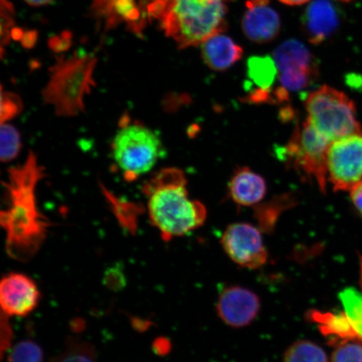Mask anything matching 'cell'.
I'll list each match as a JSON object with an SVG mask.
<instances>
[{
  "mask_svg": "<svg viewBox=\"0 0 362 362\" xmlns=\"http://www.w3.org/2000/svg\"><path fill=\"white\" fill-rule=\"evenodd\" d=\"M279 1L286 4V6H298L309 3L311 0H279Z\"/></svg>",
  "mask_w": 362,
  "mask_h": 362,
  "instance_id": "f546056e",
  "label": "cell"
},
{
  "mask_svg": "<svg viewBox=\"0 0 362 362\" xmlns=\"http://www.w3.org/2000/svg\"><path fill=\"white\" fill-rule=\"evenodd\" d=\"M31 6H42L53 1V0H25Z\"/></svg>",
  "mask_w": 362,
  "mask_h": 362,
  "instance_id": "4dcf8cb0",
  "label": "cell"
},
{
  "mask_svg": "<svg viewBox=\"0 0 362 362\" xmlns=\"http://www.w3.org/2000/svg\"><path fill=\"white\" fill-rule=\"evenodd\" d=\"M219 318L230 328L247 327L261 310V300L255 292L239 285H230L221 291L216 304Z\"/></svg>",
  "mask_w": 362,
  "mask_h": 362,
  "instance_id": "8fae6325",
  "label": "cell"
},
{
  "mask_svg": "<svg viewBox=\"0 0 362 362\" xmlns=\"http://www.w3.org/2000/svg\"><path fill=\"white\" fill-rule=\"evenodd\" d=\"M143 192L149 221L164 241L185 236L205 223L206 208L189 197L182 170L165 168L157 172L144 185Z\"/></svg>",
  "mask_w": 362,
  "mask_h": 362,
  "instance_id": "7a4b0ae2",
  "label": "cell"
},
{
  "mask_svg": "<svg viewBox=\"0 0 362 362\" xmlns=\"http://www.w3.org/2000/svg\"><path fill=\"white\" fill-rule=\"evenodd\" d=\"M19 131L11 124H1L0 130V156L2 162H10L16 158L21 149Z\"/></svg>",
  "mask_w": 362,
  "mask_h": 362,
  "instance_id": "cb8c5ba5",
  "label": "cell"
},
{
  "mask_svg": "<svg viewBox=\"0 0 362 362\" xmlns=\"http://www.w3.org/2000/svg\"><path fill=\"white\" fill-rule=\"evenodd\" d=\"M274 62L279 72L280 88L287 92L309 87L318 76L315 57L304 44L296 40L280 45L274 52Z\"/></svg>",
  "mask_w": 362,
  "mask_h": 362,
  "instance_id": "9c48e42d",
  "label": "cell"
},
{
  "mask_svg": "<svg viewBox=\"0 0 362 362\" xmlns=\"http://www.w3.org/2000/svg\"><path fill=\"white\" fill-rule=\"evenodd\" d=\"M261 232L249 223L230 225L221 238V245L235 264L245 269H259L269 259Z\"/></svg>",
  "mask_w": 362,
  "mask_h": 362,
  "instance_id": "30bf717a",
  "label": "cell"
},
{
  "mask_svg": "<svg viewBox=\"0 0 362 362\" xmlns=\"http://www.w3.org/2000/svg\"><path fill=\"white\" fill-rule=\"evenodd\" d=\"M350 192L351 200L357 211L362 217V181L355 185Z\"/></svg>",
  "mask_w": 362,
  "mask_h": 362,
  "instance_id": "f1b7e54d",
  "label": "cell"
},
{
  "mask_svg": "<svg viewBox=\"0 0 362 362\" xmlns=\"http://www.w3.org/2000/svg\"><path fill=\"white\" fill-rule=\"evenodd\" d=\"M341 1H350V0H341Z\"/></svg>",
  "mask_w": 362,
  "mask_h": 362,
  "instance_id": "836d02e7",
  "label": "cell"
},
{
  "mask_svg": "<svg viewBox=\"0 0 362 362\" xmlns=\"http://www.w3.org/2000/svg\"><path fill=\"white\" fill-rule=\"evenodd\" d=\"M338 18L336 8L328 0H315L304 16V28L311 43L320 44L336 30Z\"/></svg>",
  "mask_w": 362,
  "mask_h": 362,
  "instance_id": "e0dca14e",
  "label": "cell"
},
{
  "mask_svg": "<svg viewBox=\"0 0 362 362\" xmlns=\"http://www.w3.org/2000/svg\"><path fill=\"white\" fill-rule=\"evenodd\" d=\"M44 169L30 152L24 164L8 170L6 183L7 209L0 223L6 233V252L11 259L28 262L47 239L52 223L39 211L36 187L44 177Z\"/></svg>",
  "mask_w": 362,
  "mask_h": 362,
  "instance_id": "6da1fadb",
  "label": "cell"
},
{
  "mask_svg": "<svg viewBox=\"0 0 362 362\" xmlns=\"http://www.w3.org/2000/svg\"><path fill=\"white\" fill-rule=\"evenodd\" d=\"M267 193L266 181L248 167L235 170L228 185V194L232 200L241 206L259 205Z\"/></svg>",
  "mask_w": 362,
  "mask_h": 362,
  "instance_id": "9a60e30c",
  "label": "cell"
},
{
  "mask_svg": "<svg viewBox=\"0 0 362 362\" xmlns=\"http://www.w3.org/2000/svg\"><path fill=\"white\" fill-rule=\"evenodd\" d=\"M327 170L334 192H349L362 181V130L329 144Z\"/></svg>",
  "mask_w": 362,
  "mask_h": 362,
  "instance_id": "ba28073f",
  "label": "cell"
},
{
  "mask_svg": "<svg viewBox=\"0 0 362 362\" xmlns=\"http://www.w3.org/2000/svg\"><path fill=\"white\" fill-rule=\"evenodd\" d=\"M201 47L204 62L216 71L229 69L241 60L243 56L241 45L223 33L212 36Z\"/></svg>",
  "mask_w": 362,
  "mask_h": 362,
  "instance_id": "ac0fdd59",
  "label": "cell"
},
{
  "mask_svg": "<svg viewBox=\"0 0 362 362\" xmlns=\"http://www.w3.org/2000/svg\"><path fill=\"white\" fill-rule=\"evenodd\" d=\"M247 74L262 90H268L277 74L275 62L269 57H252L247 63Z\"/></svg>",
  "mask_w": 362,
  "mask_h": 362,
  "instance_id": "7402d4cb",
  "label": "cell"
},
{
  "mask_svg": "<svg viewBox=\"0 0 362 362\" xmlns=\"http://www.w3.org/2000/svg\"><path fill=\"white\" fill-rule=\"evenodd\" d=\"M269 3L270 0H247L246 2L242 29L246 37L252 42H271L281 30L279 13Z\"/></svg>",
  "mask_w": 362,
  "mask_h": 362,
  "instance_id": "4fadbf2b",
  "label": "cell"
},
{
  "mask_svg": "<svg viewBox=\"0 0 362 362\" xmlns=\"http://www.w3.org/2000/svg\"><path fill=\"white\" fill-rule=\"evenodd\" d=\"M296 198L286 194L276 197L268 203L259 204L255 209V217L262 232H273L280 215L289 207L296 206Z\"/></svg>",
  "mask_w": 362,
  "mask_h": 362,
  "instance_id": "d6986e66",
  "label": "cell"
},
{
  "mask_svg": "<svg viewBox=\"0 0 362 362\" xmlns=\"http://www.w3.org/2000/svg\"><path fill=\"white\" fill-rule=\"evenodd\" d=\"M305 317L309 322L317 325L329 345L337 346L344 342L359 341L354 327L343 311L333 313L310 310L307 312Z\"/></svg>",
  "mask_w": 362,
  "mask_h": 362,
  "instance_id": "2e32d148",
  "label": "cell"
},
{
  "mask_svg": "<svg viewBox=\"0 0 362 362\" xmlns=\"http://www.w3.org/2000/svg\"><path fill=\"white\" fill-rule=\"evenodd\" d=\"M96 62L93 56H75L54 66L42 96L44 101L54 107L56 115L74 117L84 110L86 95L94 85Z\"/></svg>",
  "mask_w": 362,
  "mask_h": 362,
  "instance_id": "277c9868",
  "label": "cell"
},
{
  "mask_svg": "<svg viewBox=\"0 0 362 362\" xmlns=\"http://www.w3.org/2000/svg\"><path fill=\"white\" fill-rule=\"evenodd\" d=\"M22 104L20 98L15 94L2 93L1 101V124L11 121L20 115Z\"/></svg>",
  "mask_w": 362,
  "mask_h": 362,
  "instance_id": "4316f807",
  "label": "cell"
},
{
  "mask_svg": "<svg viewBox=\"0 0 362 362\" xmlns=\"http://www.w3.org/2000/svg\"><path fill=\"white\" fill-rule=\"evenodd\" d=\"M141 1L146 8L149 18L160 20L172 0H141Z\"/></svg>",
  "mask_w": 362,
  "mask_h": 362,
  "instance_id": "83f0119b",
  "label": "cell"
},
{
  "mask_svg": "<svg viewBox=\"0 0 362 362\" xmlns=\"http://www.w3.org/2000/svg\"><path fill=\"white\" fill-rule=\"evenodd\" d=\"M52 362H98L92 344L76 338L68 339L66 347Z\"/></svg>",
  "mask_w": 362,
  "mask_h": 362,
  "instance_id": "44dd1931",
  "label": "cell"
},
{
  "mask_svg": "<svg viewBox=\"0 0 362 362\" xmlns=\"http://www.w3.org/2000/svg\"><path fill=\"white\" fill-rule=\"evenodd\" d=\"M283 362H329L327 352L313 341H298L284 352Z\"/></svg>",
  "mask_w": 362,
  "mask_h": 362,
  "instance_id": "ffe728a7",
  "label": "cell"
},
{
  "mask_svg": "<svg viewBox=\"0 0 362 362\" xmlns=\"http://www.w3.org/2000/svg\"><path fill=\"white\" fill-rule=\"evenodd\" d=\"M8 362H44V352L37 343L24 339L13 346L8 353Z\"/></svg>",
  "mask_w": 362,
  "mask_h": 362,
  "instance_id": "d4e9b609",
  "label": "cell"
},
{
  "mask_svg": "<svg viewBox=\"0 0 362 362\" xmlns=\"http://www.w3.org/2000/svg\"><path fill=\"white\" fill-rule=\"evenodd\" d=\"M95 8L107 25L124 22L137 33L151 20L141 0H96Z\"/></svg>",
  "mask_w": 362,
  "mask_h": 362,
  "instance_id": "5bb4252c",
  "label": "cell"
},
{
  "mask_svg": "<svg viewBox=\"0 0 362 362\" xmlns=\"http://www.w3.org/2000/svg\"><path fill=\"white\" fill-rule=\"evenodd\" d=\"M113 160L127 181H134L151 171L164 155L155 131L129 117L122 119L111 146Z\"/></svg>",
  "mask_w": 362,
  "mask_h": 362,
  "instance_id": "5b68a950",
  "label": "cell"
},
{
  "mask_svg": "<svg viewBox=\"0 0 362 362\" xmlns=\"http://www.w3.org/2000/svg\"><path fill=\"white\" fill-rule=\"evenodd\" d=\"M221 1L226 2V1H232V0H221Z\"/></svg>",
  "mask_w": 362,
  "mask_h": 362,
  "instance_id": "d6a6232c",
  "label": "cell"
},
{
  "mask_svg": "<svg viewBox=\"0 0 362 362\" xmlns=\"http://www.w3.org/2000/svg\"><path fill=\"white\" fill-rule=\"evenodd\" d=\"M329 144L305 121L294 129L284 153L294 169L310 180H315L324 193L328 183L327 155Z\"/></svg>",
  "mask_w": 362,
  "mask_h": 362,
  "instance_id": "52a82bcc",
  "label": "cell"
},
{
  "mask_svg": "<svg viewBox=\"0 0 362 362\" xmlns=\"http://www.w3.org/2000/svg\"><path fill=\"white\" fill-rule=\"evenodd\" d=\"M221 0H172L160 17L162 29L181 49L197 47L226 30Z\"/></svg>",
  "mask_w": 362,
  "mask_h": 362,
  "instance_id": "3957f363",
  "label": "cell"
},
{
  "mask_svg": "<svg viewBox=\"0 0 362 362\" xmlns=\"http://www.w3.org/2000/svg\"><path fill=\"white\" fill-rule=\"evenodd\" d=\"M332 362H362V342L350 341L339 344L332 353Z\"/></svg>",
  "mask_w": 362,
  "mask_h": 362,
  "instance_id": "484cf974",
  "label": "cell"
},
{
  "mask_svg": "<svg viewBox=\"0 0 362 362\" xmlns=\"http://www.w3.org/2000/svg\"><path fill=\"white\" fill-rule=\"evenodd\" d=\"M343 312L354 327L362 342V293L355 288H346L339 293Z\"/></svg>",
  "mask_w": 362,
  "mask_h": 362,
  "instance_id": "603a6c76",
  "label": "cell"
},
{
  "mask_svg": "<svg viewBox=\"0 0 362 362\" xmlns=\"http://www.w3.org/2000/svg\"><path fill=\"white\" fill-rule=\"evenodd\" d=\"M360 275H361V287L362 293V256H360Z\"/></svg>",
  "mask_w": 362,
  "mask_h": 362,
  "instance_id": "1f68e13d",
  "label": "cell"
},
{
  "mask_svg": "<svg viewBox=\"0 0 362 362\" xmlns=\"http://www.w3.org/2000/svg\"><path fill=\"white\" fill-rule=\"evenodd\" d=\"M40 292L34 280L24 274L4 276L0 283V305L4 315L25 317L36 309Z\"/></svg>",
  "mask_w": 362,
  "mask_h": 362,
  "instance_id": "7c38bea8",
  "label": "cell"
},
{
  "mask_svg": "<svg viewBox=\"0 0 362 362\" xmlns=\"http://www.w3.org/2000/svg\"><path fill=\"white\" fill-rule=\"evenodd\" d=\"M305 106L307 123L330 143L362 130L355 103L341 90L324 85L308 95Z\"/></svg>",
  "mask_w": 362,
  "mask_h": 362,
  "instance_id": "8992f818",
  "label": "cell"
}]
</instances>
